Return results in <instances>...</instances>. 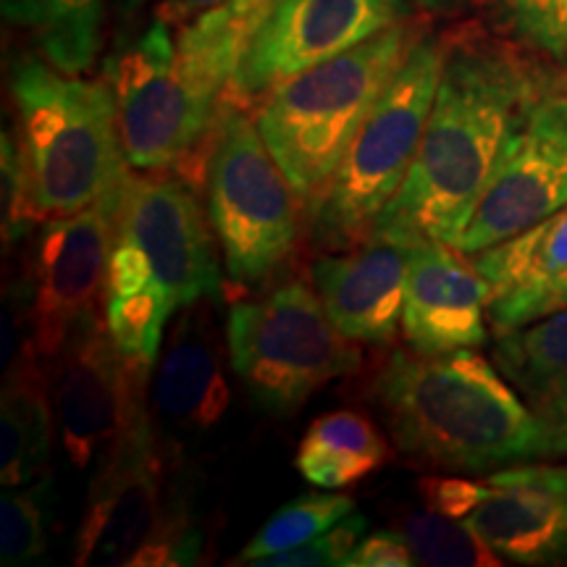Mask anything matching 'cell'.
Here are the masks:
<instances>
[{
	"mask_svg": "<svg viewBox=\"0 0 567 567\" xmlns=\"http://www.w3.org/2000/svg\"><path fill=\"white\" fill-rule=\"evenodd\" d=\"M221 3L224 0H158L155 17L168 21L174 30H182L184 24H189V21H195L197 17H203V13H208Z\"/></svg>",
	"mask_w": 567,
	"mask_h": 567,
	"instance_id": "e575fe53",
	"label": "cell"
},
{
	"mask_svg": "<svg viewBox=\"0 0 567 567\" xmlns=\"http://www.w3.org/2000/svg\"><path fill=\"white\" fill-rule=\"evenodd\" d=\"M442 66L444 34L429 30L360 124L337 172L302 208L310 245L321 252L365 243L400 193L434 109Z\"/></svg>",
	"mask_w": 567,
	"mask_h": 567,
	"instance_id": "5b68a950",
	"label": "cell"
},
{
	"mask_svg": "<svg viewBox=\"0 0 567 567\" xmlns=\"http://www.w3.org/2000/svg\"><path fill=\"white\" fill-rule=\"evenodd\" d=\"M3 21L66 74H87L103 48L105 0H3Z\"/></svg>",
	"mask_w": 567,
	"mask_h": 567,
	"instance_id": "44dd1931",
	"label": "cell"
},
{
	"mask_svg": "<svg viewBox=\"0 0 567 567\" xmlns=\"http://www.w3.org/2000/svg\"><path fill=\"white\" fill-rule=\"evenodd\" d=\"M494 363L534 410L567 396V310L494 334Z\"/></svg>",
	"mask_w": 567,
	"mask_h": 567,
	"instance_id": "7402d4cb",
	"label": "cell"
},
{
	"mask_svg": "<svg viewBox=\"0 0 567 567\" xmlns=\"http://www.w3.org/2000/svg\"><path fill=\"white\" fill-rule=\"evenodd\" d=\"M279 3L281 0H224L221 6L203 13V17L210 21L226 51L239 63L255 32L260 30V24L271 17V11Z\"/></svg>",
	"mask_w": 567,
	"mask_h": 567,
	"instance_id": "1f68e13d",
	"label": "cell"
},
{
	"mask_svg": "<svg viewBox=\"0 0 567 567\" xmlns=\"http://www.w3.org/2000/svg\"><path fill=\"white\" fill-rule=\"evenodd\" d=\"M200 189L176 172H134L118 187L116 231L140 245L155 279L176 308L226 297L218 239Z\"/></svg>",
	"mask_w": 567,
	"mask_h": 567,
	"instance_id": "7c38bea8",
	"label": "cell"
},
{
	"mask_svg": "<svg viewBox=\"0 0 567 567\" xmlns=\"http://www.w3.org/2000/svg\"><path fill=\"white\" fill-rule=\"evenodd\" d=\"M463 523L505 565H567V465L530 460L488 473Z\"/></svg>",
	"mask_w": 567,
	"mask_h": 567,
	"instance_id": "9a60e30c",
	"label": "cell"
},
{
	"mask_svg": "<svg viewBox=\"0 0 567 567\" xmlns=\"http://www.w3.org/2000/svg\"><path fill=\"white\" fill-rule=\"evenodd\" d=\"M507 13L517 38L567 61V0H507Z\"/></svg>",
	"mask_w": 567,
	"mask_h": 567,
	"instance_id": "f1b7e54d",
	"label": "cell"
},
{
	"mask_svg": "<svg viewBox=\"0 0 567 567\" xmlns=\"http://www.w3.org/2000/svg\"><path fill=\"white\" fill-rule=\"evenodd\" d=\"M410 247L392 234H371L350 250L323 252L310 264V284L326 313L352 342L389 347L402 334Z\"/></svg>",
	"mask_w": 567,
	"mask_h": 567,
	"instance_id": "e0dca14e",
	"label": "cell"
},
{
	"mask_svg": "<svg viewBox=\"0 0 567 567\" xmlns=\"http://www.w3.org/2000/svg\"><path fill=\"white\" fill-rule=\"evenodd\" d=\"M392 460V444L371 417L354 410L316 417L297 444L295 467L326 492H342Z\"/></svg>",
	"mask_w": 567,
	"mask_h": 567,
	"instance_id": "ffe728a7",
	"label": "cell"
},
{
	"mask_svg": "<svg viewBox=\"0 0 567 567\" xmlns=\"http://www.w3.org/2000/svg\"><path fill=\"white\" fill-rule=\"evenodd\" d=\"M208 218L224 252L226 295L274 279L300 243L302 203L268 151L255 113L221 97L213 124Z\"/></svg>",
	"mask_w": 567,
	"mask_h": 567,
	"instance_id": "52a82bcc",
	"label": "cell"
},
{
	"mask_svg": "<svg viewBox=\"0 0 567 567\" xmlns=\"http://www.w3.org/2000/svg\"><path fill=\"white\" fill-rule=\"evenodd\" d=\"M425 32V19L410 17L337 59L289 76L255 105L258 130L302 208L337 172L360 124Z\"/></svg>",
	"mask_w": 567,
	"mask_h": 567,
	"instance_id": "277c9868",
	"label": "cell"
},
{
	"mask_svg": "<svg viewBox=\"0 0 567 567\" xmlns=\"http://www.w3.org/2000/svg\"><path fill=\"white\" fill-rule=\"evenodd\" d=\"M563 310H567V271L538 284V287L492 300L488 302V323H492L494 334H505V331L520 329V326L563 313Z\"/></svg>",
	"mask_w": 567,
	"mask_h": 567,
	"instance_id": "4dcf8cb0",
	"label": "cell"
},
{
	"mask_svg": "<svg viewBox=\"0 0 567 567\" xmlns=\"http://www.w3.org/2000/svg\"><path fill=\"white\" fill-rule=\"evenodd\" d=\"M567 205V74H551L509 137L457 239L476 255Z\"/></svg>",
	"mask_w": 567,
	"mask_h": 567,
	"instance_id": "9c48e42d",
	"label": "cell"
},
{
	"mask_svg": "<svg viewBox=\"0 0 567 567\" xmlns=\"http://www.w3.org/2000/svg\"><path fill=\"white\" fill-rule=\"evenodd\" d=\"M413 0H281L247 45L224 97L255 111L276 84L413 17Z\"/></svg>",
	"mask_w": 567,
	"mask_h": 567,
	"instance_id": "8fae6325",
	"label": "cell"
},
{
	"mask_svg": "<svg viewBox=\"0 0 567 567\" xmlns=\"http://www.w3.org/2000/svg\"><path fill=\"white\" fill-rule=\"evenodd\" d=\"M415 6H421L425 11H434V13H450V11H457L463 9L465 3H471V0H413Z\"/></svg>",
	"mask_w": 567,
	"mask_h": 567,
	"instance_id": "8d00e7d4",
	"label": "cell"
},
{
	"mask_svg": "<svg viewBox=\"0 0 567 567\" xmlns=\"http://www.w3.org/2000/svg\"><path fill=\"white\" fill-rule=\"evenodd\" d=\"M415 565L413 549L402 538L400 530H375L363 536L347 555L342 567H410Z\"/></svg>",
	"mask_w": 567,
	"mask_h": 567,
	"instance_id": "d6a6232c",
	"label": "cell"
},
{
	"mask_svg": "<svg viewBox=\"0 0 567 567\" xmlns=\"http://www.w3.org/2000/svg\"><path fill=\"white\" fill-rule=\"evenodd\" d=\"M226 352L255 408L279 421L300 413L318 389L363 368L360 344L331 323L313 284L300 279L231 300Z\"/></svg>",
	"mask_w": 567,
	"mask_h": 567,
	"instance_id": "8992f818",
	"label": "cell"
},
{
	"mask_svg": "<svg viewBox=\"0 0 567 567\" xmlns=\"http://www.w3.org/2000/svg\"><path fill=\"white\" fill-rule=\"evenodd\" d=\"M55 408L48 360L30 339L6 368L0 402V481L3 488L51 476Z\"/></svg>",
	"mask_w": 567,
	"mask_h": 567,
	"instance_id": "d6986e66",
	"label": "cell"
},
{
	"mask_svg": "<svg viewBox=\"0 0 567 567\" xmlns=\"http://www.w3.org/2000/svg\"><path fill=\"white\" fill-rule=\"evenodd\" d=\"M118 189L71 216L40 224L30 245L24 292L27 339L53 358L82 316L101 308L116 237Z\"/></svg>",
	"mask_w": 567,
	"mask_h": 567,
	"instance_id": "30bf717a",
	"label": "cell"
},
{
	"mask_svg": "<svg viewBox=\"0 0 567 567\" xmlns=\"http://www.w3.org/2000/svg\"><path fill=\"white\" fill-rule=\"evenodd\" d=\"M45 360L63 452L74 467H90L147 400L151 379L126 365L103 308L82 316L61 350Z\"/></svg>",
	"mask_w": 567,
	"mask_h": 567,
	"instance_id": "4fadbf2b",
	"label": "cell"
},
{
	"mask_svg": "<svg viewBox=\"0 0 567 567\" xmlns=\"http://www.w3.org/2000/svg\"><path fill=\"white\" fill-rule=\"evenodd\" d=\"M488 284L467 252L442 239H415L402 305V339L415 354L478 350L488 342Z\"/></svg>",
	"mask_w": 567,
	"mask_h": 567,
	"instance_id": "2e32d148",
	"label": "cell"
},
{
	"mask_svg": "<svg viewBox=\"0 0 567 567\" xmlns=\"http://www.w3.org/2000/svg\"><path fill=\"white\" fill-rule=\"evenodd\" d=\"M368 530V520L354 509L344 520H339L334 528L326 534H318L300 547L279 551V555L258 559V567H339L354 549V544L363 538Z\"/></svg>",
	"mask_w": 567,
	"mask_h": 567,
	"instance_id": "f546056e",
	"label": "cell"
},
{
	"mask_svg": "<svg viewBox=\"0 0 567 567\" xmlns=\"http://www.w3.org/2000/svg\"><path fill=\"white\" fill-rule=\"evenodd\" d=\"M40 224L34 210L30 176L21 155L17 132L3 130L0 137V229H3V252L17 247Z\"/></svg>",
	"mask_w": 567,
	"mask_h": 567,
	"instance_id": "83f0119b",
	"label": "cell"
},
{
	"mask_svg": "<svg viewBox=\"0 0 567 567\" xmlns=\"http://www.w3.org/2000/svg\"><path fill=\"white\" fill-rule=\"evenodd\" d=\"M394 450L425 471L494 473L547 457L542 417L478 350H392L365 384Z\"/></svg>",
	"mask_w": 567,
	"mask_h": 567,
	"instance_id": "7a4b0ae2",
	"label": "cell"
},
{
	"mask_svg": "<svg viewBox=\"0 0 567 567\" xmlns=\"http://www.w3.org/2000/svg\"><path fill=\"white\" fill-rule=\"evenodd\" d=\"M51 476L24 486H9L0 496V565H32L45 555V499Z\"/></svg>",
	"mask_w": 567,
	"mask_h": 567,
	"instance_id": "484cf974",
	"label": "cell"
},
{
	"mask_svg": "<svg viewBox=\"0 0 567 567\" xmlns=\"http://www.w3.org/2000/svg\"><path fill=\"white\" fill-rule=\"evenodd\" d=\"M111 13L116 17L118 24H122L124 34H130V27L140 19L142 9L147 6V0H109Z\"/></svg>",
	"mask_w": 567,
	"mask_h": 567,
	"instance_id": "d590c367",
	"label": "cell"
},
{
	"mask_svg": "<svg viewBox=\"0 0 567 567\" xmlns=\"http://www.w3.org/2000/svg\"><path fill=\"white\" fill-rule=\"evenodd\" d=\"M354 513V499L347 494H302L276 509L231 565H255L258 559L279 555L334 528Z\"/></svg>",
	"mask_w": 567,
	"mask_h": 567,
	"instance_id": "cb8c5ba5",
	"label": "cell"
},
{
	"mask_svg": "<svg viewBox=\"0 0 567 567\" xmlns=\"http://www.w3.org/2000/svg\"><path fill=\"white\" fill-rule=\"evenodd\" d=\"M124 158L134 172H176L205 184L221 92L182 66L176 30L161 17L105 61Z\"/></svg>",
	"mask_w": 567,
	"mask_h": 567,
	"instance_id": "ba28073f",
	"label": "cell"
},
{
	"mask_svg": "<svg viewBox=\"0 0 567 567\" xmlns=\"http://www.w3.org/2000/svg\"><path fill=\"white\" fill-rule=\"evenodd\" d=\"M166 446L147 400L95 463L87 505L74 538V565H126L158 523Z\"/></svg>",
	"mask_w": 567,
	"mask_h": 567,
	"instance_id": "5bb4252c",
	"label": "cell"
},
{
	"mask_svg": "<svg viewBox=\"0 0 567 567\" xmlns=\"http://www.w3.org/2000/svg\"><path fill=\"white\" fill-rule=\"evenodd\" d=\"M205 536L195 523L193 509H189L179 492H168L163 499V509L153 534L145 544L134 551L126 565L130 567H176V565H197L203 559Z\"/></svg>",
	"mask_w": 567,
	"mask_h": 567,
	"instance_id": "4316f807",
	"label": "cell"
},
{
	"mask_svg": "<svg viewBox=\"0 0 567 567\" xmlns=\"http://www.w3.org/2000/svg\"><path fill=\"white\" fill-rule=\"evenodd\" d=\"M544 425V442H547V457L567 460V396L549 402L536 410Z\"/></svg>",
	"mask_w": 567,
	"mask_h": 567,
	"instance_id": "836d02e7",
	"label": "cell"
},
{
	"mask_svg": "<svg viewBox=\"0 0 567 567\" xmlns=\"http://www.w3.org/2000/svg\"><path fill=\"white\" fill-rule=\"evenodd\" d=\"M11 97L40 224L90 208L122 187L130 163L105 76L66 74L40 55H19Z\"/></svg>",
	"mask_w": 567,
	"mask_h": 567,
	"instance_id": "3957f363",
	"label": "cell"
},
{
	"mask_svg": "<svg viewBox=\"0 0 567 567\" xmlns=\"http://www.w3.org/2000/svg\"><path fill=\"white\" fill-rule=\"evenodd\" d=\"M216 305L218 297H203L182 308L163 342L151 386V410L163 431L203 434L229 410L231 389Z\"/></svg>",
	"mask_w": 567,
	"mask_h": 567,
	"instance_id": "ac0fdd59",
	"label": "cell"
},
{
	"mask_svg": "<svg viewBox=\"0 0 567 567\" xmlns=\"http://www.w3.org/2000/svg\"><path fill=\"white\" fill-rule=\"evenodd\" d=\"M396 530L413 549L415 565L425 567H494L505 565L492 547L481 542L463 520L431 507L405 509L396 517Z\"/></svg>",
	"mask_w": 567,
	"mask_h": 567,
	"instance_id": "d4e9b609",
	"label": "cell"
},
{
	"mask_svg": "<svg viewBox=\"0 0 567 567\" xmlns=\"http://www.w3.org/2000/svg\"><path fill=\"white\" fill-rule=\"evenodd\" d=\"M471 258L492 284V300L555 279L567 271V205Z\"/></svg>",
	"mask_w": 567,
	"mask_h": 567,
	"instance_id": "603a6c76",
	"label": "cell"
},
{
	"mask_svg": "<svg viewBox=\"0 0 567 567\" xmlns=\"http://www.w3.org/2000/svg\"><path fill=\"white\" fill-rule=\"evenodd\" d=\"M551 76L481 27L444 34V66L421 147L371 234L457 245L528 105Z\"/></svg>",
	"mask_w": 567,
	"mask_h": 567,
	"instance_id": "6da1fadb",
	"label": "cell"
}]
</instances>
